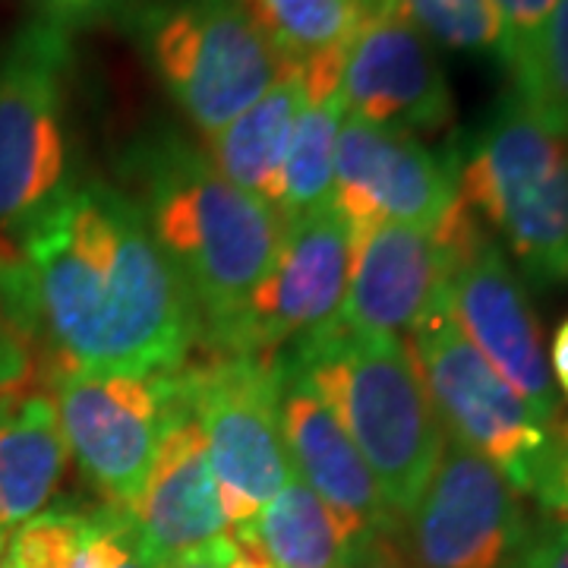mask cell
Listing matches in <instances>:
<instances>
[{"label": "cell", "instance_id": "cell-34", "mask_svg": "<svg viewBox=\"0 0 568 568\" xmlns=\"http://www.w3.org/2000/svg\"><path fill=\"white\" fill-rule=\"evenodd\" d=\"M549 361H552V369H549V373H556V379H552V383L562 388V395L568 398V320L556 328Z\"/></svg>", "mask_w": 568, "mask_h": 568}, {"label": "cell", "instance_id": "cell-12", "mask_svg": "<svg viewBox=\"0 0 568 568\" xmlns=\"http://www.w3.org/2000/svg\"><path fill=\"white\" fill-rule=\"evenodd\" d=\"M351 272V227L335 203L284 222L282 244L244 313L212 351L275 357L328 332L342 316Z\"/></svg>", "mask_w": 568, "mask_h": 568}, {"label": "cell", "instance_id": "cell-9", "mask_svg": "<svg viewBox=\"0 0 568 568\" xmlns=\"http://www.w3.org/2000/svg\"><path fill=\"white\" fill-rule=\"evenodd\" d=\"M67 452L104 506L136 503L171 414L181 405L174 373H48Z\"/></svg>", "mask_w": 568, "mask_h": 568}, {"label": "cell", "instance_id": "cell-8", "mask_svg": "<svg viewBox=\"0 0 568 568\" xmlns=\"http://www.w3.org/2000/svg\"><path fill=\"white\" fill-rule=\"evenodd\" d=\"M67 29L39 20L0 48V234L70 183Z\"/></svg>", "mask_w": 568, "mask_h": 568}, {"label": "cell", "instance_id": "cell-26", "mask_svg": "<svg viewBox=\"0 0 568 568\" xmlns=\"http://www.w3.org/2000/svg\"><path fill=\"white\" fill-rule=\"evenodd\" d=\"M82 568H152L142 559L121 508L104 506L102 525L95 530L92 544L82 556Z\"/></svg>", "mask_w": 568, "mask_h": 568}, {"label": "cell", "instance_id": "cell-28", "mask_svg": "<svg viewBox=\"0 0 568 568\" xmlns=\"http://www.w3.org/2000/svg\"><path fill=\"white\" fill-rule=\"evenodd\" d=\"M164 568H272L265 562V556L260 547L241 534V530H231L219 540L205 544V547L193 549V552H183L181 559L168 562Z\"/></svg>", "mask_w": 568, "mask_h": 568}, {"label": "cell", "instance_id": "cell-3", "mask_svg": "<svg viewBox=\"0 0 568 568\" xmlns=\"http://www.w3.org/2000/svg\"><path fill=\"white\" fill-rule=\"evenodd\" d=\"M278 354L345 426L395 518L405 515L429 484L446 446V429L407 342L332 325Z\"/></svg>", "mask_w": 568, "mask_h": 568}, {"label": "cell", "instance_id": "cell-4", "mask_svg": "<svg viewBox=\"0 0 568 568\" xmlns=\"http://www.w3.org/2000/svg\"><path fill=\"white\" fill-rule=\"evenodd\" d=\"M458 200L534 284L568 278V136L515 92L455 152Z\"/></svg>", "mask_w": 568, "mask_h": 568}, {"label": "cell", "instance_id": "cell-27", "mask_svg": "<svg viewBox=\"0 0 568 568\" xmlns=\"http://www.w3.org/2000/svg\"><path fill=\"white\" fill-rule=\"evenodd\" d=\"M493 7L503 20V63L511 70L544 29L556 0H493Z\"/></svg>", "mask_w": 568, "mask_h": 568}, {"label": "cell", "instance_id": "cell-23", "mask_svg": "<svg viewBox=\"0 0 568 568\" xmlns=\"http://www.w3.org/2000/svg\"><path fill=\"white\" fill-rule=\"evenodd\" d=\"M515 95L540 121L568 136V0H556L528 51L511 63Z\"/></svg>", "mask_w": 568, "mask_h": 568}, {"label": "cell", "instance_id": "cell-32", "mask_svg": "<svg viewBox=\"0 0 568 568\" xmlns=\"http://www.w3.org/2000/svg\"><path fill=\"white\" fill-rule=\"evenodd\" d=\"M537 503L547 508L556 518H568V420L559 433V446H556V462L549 467V477Z\"/></svg>", "mask_w": 568, "mask_h": 568}, {"label": "cell", "instance_id": "cell-33", "mask_svg": "<svg viewBox=\"0 0 568 568\" xmlns=\"http://www.w3.org/2000/svg\"><path fill=\"white\" fill-rule=\"evenodd\" d=\"M345 568H410V566L402 559L398 547L392 544V530H388V534H383V537L369 540V544L357 549V552H351Z\"/></svg>", "mask_w": 568, "mask_h": 568}, {"label": "cell", "instance_id": "cell-13", "mask_svg": "<svg viewBox=\"0 0 568 568\" xmlns=\"http://www.w3.org/2000/svg\"><path fill=\"white\" fill-rule=\"evenodd\" d=\"M342 102L347 118L417 140L446 130L455 114L433 41L388 0H357V29L342 67Z\"/></svg>", "mask_w": 568, "mask_h": 568}, {"label": "cell", "instance_id": "cell-31", "mask_svg": "<svg viewBox=\"0 0 568 568\" xmlns=\"http://www.w3.org/2000/svg\"><path fill=\"white\" fill-rule=\"evenodd\" d=\"M39 3L44 10V20L61 26V29H70V26L102 20L126 0H39Z\"/></svg>", "mask_w": 568, "mask_h": 568}, {"label": "cell", "instance_id": "cell-7", "mask_svg": "<svg viewBox=\"0 0 568 568\" xmlns=\"http://www.w3.org/2000/svg\"><path fill=\"white\" fill-rule=\"evenodd\" d=\"M181 388L203 429L224 518L231 530L250 528L291 477L275 357L212 351L181 366Z\"/></svg>", "mask_w": 568, "mask_h": 568}, {"label": "cell", "instance_id": "cell-15", "mask_svg": "<svg viewBox=\"0 0 568 568\" xmlns=\"http://www.w3.org/2000/svg\"><path fill=\"white\" fill-rule=\"evenodd\" d=\"M275 373L287 465L328 508L345 537L347 552H357L395 528L398 518L388 508L364 455L313 386L282 354H275Z\"/></svg>", "mask_w": 568, "mask_h": 568}, {"label": "cell", "instance_id": "cell-19", "mask_svg": "<svg viewBox=\"0 0 568 568\" xmlns=\"http://www.w3.org/2000/svg\"><path fill=\"white\" fill-rule=\"evenodd\" d=\"M301 104L304 80L294 67L260 102L250 104L244 114L209 136V162L215 164V171L278 215L284 200V162Z\"/></svg>", "mask_w": 568, "mask_h": 568}, {"label": "cell", "instance_id": "cell-17", "mask_svg": "<svg viewBox=\"0 0 568 568\" xmlns=\"http://www.w3.org/2000/svg\"><path fill=\"white\" fill-rule=\"evenodd\" d=\"M123 515L142 559L152 568H164L183 552L231 534L209 465L203 429L183 398V388L181 405L164 426L145 487Z\"/></svg>", "mask_w": 568, "mask_h": 568}, {"label": "cell", "instance_id": "cell-16", "mask_svg": "<svg viewBox=\"0 0 568 568\" xmlns=\"http://www.w3.org/2000/svg\"><path fill=\"white\" fill-rule=\"evenodd\" d=\"M455 253L443 231L373 224L351 234V272L338 323L373 338L410 335L448 294Z\"/></svg>", "mask_w": 568, "mask_h": 568}, {"label": "cell", "instance_id": "cell-22", "mask_svg": "<svg viewBox=\"0 0 568 568\" xmlns=\"http://www.w3.org/2000/svg\"><path fill=\"white\" fill-rule=\"evenodd\" d=\"M287 67L345 48L357 29V0H241Z\"/></svg>", "mask_w": 568, "mask_h": 568}, {"label": "cell", "instance_id": "cell-11", "mask_svg": "<svg viewBox=\"0 0 568 568\" xmlns=\"http://www.w3.org/2000/svg\"><path fill=\"white\" fill-rule=\"evenodd\" d=\"M436 231L446 234L455 253L448 306L467 342L544 424H559L566 414L549 373L540 320L530 306L528 287L508 263L506 250L462 200Z\"/></svg>", "mask_w": 568, "mask_h": 568}, {"label": "cell", "instance_id": "cell-30", "mask_svg": "<svg viewBox=\"0 0 568 568\" xmlns=\"http://www.w3.org/2000/svg\"><path fill=\"white\" fill-rule=\"evenodd\" d=\"M521 568H568V518L537 525Z\"/></svg>", "mask_w": 568, "mask_h": 568}, {"label": "cell", "instance_id": "cell-21", "mask_svg": "<svg viewBox=\"0 0 568 568\" xmlns=\"http://www.w3.org/2000/svg\"><path fill=\"white\" fill-rule=\"evenodd\" d=\"M241 534L260 547L272 568H345L351 556L335 518L294 470Z\"/></svg>", "mask_w": 568, "mask_h": 568}, {"label": "cell", "instance_id": "cell-20", "mask_svg": "<svg viewBox=\"0 0 568 568\" xmlns=\"http://www.w3.org/2000/svg\"><path fill=\"white\" fill-rule=\"evenodd\" d=\"M345 48L320 54L304 67H297L304 80V104L294 123V136L284 162V222L332 203L335 149L345 123V102H342Z\"/></svg>", "mask_w": 568, "mask_h": 568}, {"label": "cell", "instance_id": "cell-29", "mask_svg": "<svg viewBox=\"0 0 568 568\" xmlns=\"http://www.w3.org/2000/svg\"><path fill=\"white\" fill-rule=\"evenodd\" d=\"M32 376H36L32 347L13 328V323L0 313V398L29 392Z\"/></svg>", "mask_w": 568, "mask_h": 568}, {"label": "cell", "instance_id": "cell-6", "mask_svg": "<svg viewBox=\"0 0 568 568\" xmlns=\"http://www.w3.org/2000/svg\"><path fill=\"white\" fill-rule=\"evenodd\" d=\"M407 347L448 439L487 458L521 496L537 499L568 417L544 424L530 410L528 402L467 342L448 306V294L407 335Z\"/></svg>", "mask_w": 568, "mask_h": 568}, {"label": "cell", "instance_id": "cell-5", "mask_svg": "<svg viewBox=\"0 0 568 568\" xmlns=\"http://www.w3.org/2000/svg\"><path fill=\"white\" fill-rule=\"evenodd\" d=\"M126 20L168 95L205 136L294 70L272 51L241 0H126Z\"/></svg>", "mask_w": 568, "mask_h": 568}, {"label": "cell", "instance_id": "cell-2", "mask_svg": "<svg viewBox=\"0 0 568 568\" xmlns=\"http://www.w3.org/2000/svg\"><path fill=\"white\" fill-rule=\"evenodd\" d=\"M130 196L196 306L203 342L219 347L275 263L282 215L224 181L209 155L178 136L142 142L130 155Z\"/></svg>", "mask_w": 568, "mask_h": 568}, {"label": "cell", "instance_id": "cell-1", "mask_svg": "<svg viewBox=\"0 0 568 568\" xmlns=\"http://www.w3.org/2000/svg\"><path fill=\"white\" fill-rule=\"evenodd\" d=\"M0 313L48 373H174L203 342L140 203L102 181H70L0 234Z\"/></svg>", "mask_w": 568, "mask_h": 568}, {"label": "cell", "instance_id": "cell-18", "mask_svg": "<svg viewBox=\"0 0 568 568\" xmlns=\"http://www.w3.org/2000/svg\"><path fill=\"white\" fill-rule=\"evenodd\" d=\"M58 410L48 392L0 398V537L48 508L67 470Z\"/></svg>", "mask_w": 568, "mask_h": 568}, {"label": "cell", "instance_id": "cell-10", "mask_svg": "<svg viewBox=\"0 0 568 568\" xmlns=\"http://www.w3.org/2000/svg\"><path fill=\"white\" fill-rule=\"evenodd\" d=\"M537 525L521 493L487 458L448 439L392 544L410 568H521Z\"/></svg>", "mask_w": 568, "mask_h": 568}, {"label": "cell", "instance_id": "cell-24", "mask_svg": "<svg viewBox=\"0 0 568 568\" xmlns=\"http://www.w3.org/2000/svg\"><path fill=\"white\" fill-rule=\"evenodd\" d=\"M99 508H44L7 537V568H82V556L102 525Z\"/></svg>", "mask_w": 568, "mask_h": 568}, {"label": "cell", "instance_id": "cell-14", "mask_svg": "<svg viewBox=\"0 0 568 568\" xmlns=\"http://www.w3.org/2000/svg\"><path fill=\"white\" fill-rule=\"evenodd\" d=\"M332 203L351 234L373 224L436 231L458 203L455 155L439 159L410 133L347 118L335 149Z\"/></svg>", "mask_w": 568, "mask_h": 568}, {"label": "cell", "instance_id": "cell-35", "mask_svg": "<svg viewBox=\"0 0 568 568\" xmlns=\"http://www.w3.org/2000/svg\"><path fill=\"white\" fill-rule=\"evenodd\" d=\"M0 568H7V537H0Z\"/></svg>", "mask_w": 568, "mask_h": 568}, {"label": "cell", "instance_id": "cell-25", "mask_svg": "<svg viewBox=\"0 0 568 568\" xmlns=\"http://www.w3.org/2000/svg\"><path fill=\"white\" fill-rule=\"evenodd\" d=\"M426 39L474 58L503 61V20L493 0H388Z\"/></svg>", "mask_w": 568, "mask_h": 568}]
</instances>
